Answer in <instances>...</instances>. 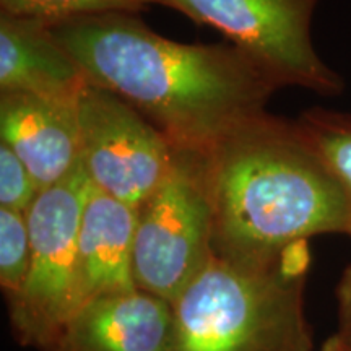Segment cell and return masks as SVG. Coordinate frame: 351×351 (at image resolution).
I'll return each mask as SVG.
<instances>
[{"label":"cell","instance_id":"obj_1","mask_svg":"<svg viewBox=\"0 0 351 351\" xmlns=\"http://www.w3.org/2000/svg\"><path fill=\"white\" fill-rule=\"evenodd\" d=\"M51 29L88 82L127 101L181 155H204L258 121L280 90L232 44L173 41L137 13L85 16Z\"/></svg>","mask_w":351,"mask_h":351},{"label":"cell","instance_id":"obj_2","mask_svg":"<svg viewBox=\"0 0 351 351\" xmlns=\"http://www.w3.org/2000/svg\"><path fill=\"white\" fill-rule=\"evenodd\" d=\"M186 156L212 208L219 258L262 263L314 236H351L350 202L296 122L269 112Z\"/></svg>","mask_w":351,"mask_h":351},{"label":"cell","instance_id":"obj_3","mask_svg":"<svg viewBox=\"0 0 351 351\" xmlns=\"http://www.w3.org/2000/svg\"><path fill=\"white\" fill-rule=\"evenodd\" d=\"M307 243L262 263L212 261L173 302L174 351H313Z\"/></svg>","mask_w":351,"mask_h":351},{"label":"cell","instance_id":"obj_4","mask_svg":"<svg viewBox=\"0 0 351 351\" xmlns=\"http://www.w3.org/2000/svg\"><path fill=\"white\" fill-rule=\"evenodd\" d=\"M91 181L82 163L62 181L39 192L26 212L29 270L19 300L8 306L19 343L44 351L80 309L77 245Z\"/></svg>","mask_w":351,"mask_h":351},{"label":"cell","instance_id":"obj_5","mask_svg":"<svg viewBox=\"0 0 351 351\" xmlns=\"http://www.w3.org/2000/svg\"><path fill=\"white\" fill-rule=\"evenodd\" d=\"M319 0H153L212 26L265 70L280 88L339 95L343 80L320 59L311 38Z\"/></svg>","mask_w":351,"mask_h":351},{"label":"cell","instance_id":"obj_6","mask_svg":"<svg viewBox=\"0 0 351 351\" xmlns=\"http://www.w3.org/2000/svg\"><path fill=\"white\" fill-rule=\"evenodd\" d=\"M213 257L212 208L189 156L137 208L135 287L173 302Z\"/></svg>","mask_w":351,"mask_h":351},{"label":"cell","instance_id":"obj_7","mask_svg":"<svg viewBox=\"0 0 351 351\" xmlns=\"http://www.w3.org/2000/svg\"><path fill=\"white\" fill-rule=\"evenodd\" d=\"M80 163L91 184L137 210L168 178L178 153L150 121L88 82L78 98Z\"/></svg>","mask_w":351,"mask_h":351},{"label":"cell","instance_id":"obj_8","mask_svg":"<svg viewBox=\"0 0 351 351\" xmlns=\"http://www.w3.org/2000/svg\"><path fill=\"white\" fill-rule=\"evenodd\" d=\"M174 343L173 304L137 288L83 304L44 351H174Z\"/></svg>","mask_w":351,"mask_h":351},{"label":"cell","instance_id":"obj_9","mask_svg":"<svg viewBox=\"0 0 351 351\" xmlns=\"http://www.w3.org/2000/svg\"><path fill=\"white\" fill-rule=\"evenodd\" d=\"M0 137L23 161L41 191L54 186L80 163L78 99L0 95Z\"/></svg>","mask_w":351,"mask_h":351},{"label":"cell","instance_id":"obj_10","mask_svg":"<svg viewBox=\"0 0 351 351\" xmlns=\"http://www.w3.org/2000/svg\"><path fill=\"white\" fill-rule=\"evenodd\" d=\"M135 226L137 210L91 184L78 230L80 307L98 298L137 289L134 282Z\"/></svg>","mask_w":351,"mask_h":351},{"label":"cell","instance_id":"obj_11","mask_svg":"<svg viewBox=\"0 0 351 351\" xmlns=\"http://www.w3.org/2000/svg\"><path fill=\"white\" fill-rule=\"evenodd\" d=\"M88 85L51 25L0 12V95L77 101Z\"/></svg>","mask_w":351,"mask_h":351},{"label":"cell","instance_id":"obj_12","mask_svg":"<svg viewBox=\"0 0 351 351\" xmlns=\"http://www.w3.org/2000/svg\"><path fill=\"white\" fill-rule=\"evenodd\" d=\"M302 137L326 165L351 205V116L324 108L307 109L298 117Z\"/></svg>","mask_w":351,"mask_h":351},{"label":"cell","instance_id":"obj_13","mask_svg":"<svg viewBox=\"0 0 351 351\" xmlns=\"http://www.w3.org/2000/svg\"><path fill=\"white\" fill-rule=\"evenodd\" d=\"M148 5L153 0H0V12L57 25L104 13H137Z\"/></svg>","mask_w":351,"mask_h":351},{"label":"cell","instance_id":"obj_14","mask_svg":"<svg viewBox=\"0 0 351 351\" xmlns=\"http://www.w3.org/2000/svg\"><path fill=\"white\" fill-rule=\"evenodd\" d=\"M29 230L26 213L0 208V287L10 306L23 291L29 270Z\"/></svg>","mask_w":351,"mask_h":351},{"label":"cell","instance_id":"obj_15","mask_svg":"<svg viewBox=\"0 0 351 351\" xmlns=\"http://www.w3.org/2000/svg\"><path fill=\"white\" fill-rule=\"evenodd\" d=\"M39 192L41 187L23 161L8 145L0 142V208L26 213Z\"/></svg>","mask_w":351,"mask_h":351},{"label":"cell","instance_id":"obj_16","mask_svg":"<svg viewBox=\"0 0 351 351\" xmlns=\"http://www.w3.org/2000/svg\"><path fill=\"white\" fill-rule=\"evenodd\" d=\"M337 301H339V319L341 335L351 339V262L343 270L339 287H337Z\"/></svg>","mask_w":351,"mask_h":351},{"label":"cell","instance_id":"obj_17","mask_svg":"<svg viewBox=\"0 0 351 351\" xmlns=\"http://www.w3.org/2000/svg\"><path fill=\"white\" fill-rule=\"evenodd\" d=\"M317 351H351V339L337 332L335 335L328 337Z\"/></svg>","mask_w":351,"mask_h":351}]
</instances>
